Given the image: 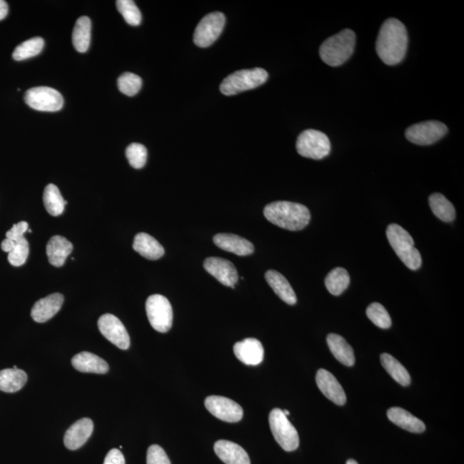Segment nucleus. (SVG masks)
Returning <instances> with one entry per match:
<instances>
[{"label": "nucleus", "instance_id": "obj_22", "mask_svg": "<svg viewBox=\"0 0 464 464\" xmlns=\"http://www.w3.org/2000/svg\"><path fill=\"white\" fill-rule=\"evenodd\" d=\"M74 246L69 240L61 236H54L46 244V256L50 264L61 268L65 264L67 256L73 252Z\"/></svg>", "mask_w": 464, "mask_h": 464}, {"label": "nucleus", "instance_id": "obj_31", "mask_svg": "<svg viewBox=\"0 0 464 464\" xmlns=\"http://www.w3.org/2000/svg\"><path fill=\"white\" fill-rule=\"evenodd\" d=\"M44 202L46 211L54 217L60 216L64 213L65 206L67 204L59 188L54 184H49L45 188Z\"/></svg>", "mask_w": 464, "mask_h": 464}, {"label": "nucleus", "instance_id": "obj_43", "mask_svg": "<svg viewBox=\"0 0 464 464\" xmlns=\"http://www.w3.org/2000/svg\"><path fill=\"white\" fill-rule=\"evenodd\" d=\"M8 11H9V7H8L7 3L4 0H0V21L6 18Z\"/></svg>", "mask_w": 464, "mask_h": 464}, {"label": "nucleus", "instance_id": "obj_18", "mask_svg": "<svg viewBox=\"0 0 464 464\" xmlns=\"http://www.w3.org/2000/svg\"><path fill=\"white\" fill-rule=\"evenodd\" d=\"M64 303V296L61 293H54L38 301L31 310V316L36 323L48 322L54 318Z\"/></svg>", "mask_w": 464, "mask_h": 464}, {"label": "nucleus", "instance_id": "obj_38", "mask_svg": "<svg viewBox=\"0 0 464 464\" xmlns=\"http://www.w3.org/2000/svg\"><path fill=\"white\" fill-rule=\"evenodd\" d=\"M29 253V243L26 239L23 238L16 243V246L10 253H8V261L14 266L20 267L26 263Z\"/></svg>", "mask_w": 464, "mask_h": 464}, {"label": "nucleus", "instance_id": "obj_5", "mask_svg": "<svg viewBox=\"0 0 464 464\" xmlns=\"http://www.w3.org/2000/svg\"><path fill=\"white\" fill-rule=\"evenodd\" d=\"M268 79V71L259 67L235 71L223 79L221 84V91L226 96L237 95L238 93L261 86Z\"/></svg>", "mask_w": 464, "mask_h": 464}, {"label": "nucleus", "instance_id": "obj_20", "mask_svg": "<svg viewBox=\"0 0 464 464\" xmlns=\"http://www.w3.org/2000/svg\"><path fill=\"white\" fill-rule=\"evenodd\" d=\"M214 451L226 464H251L246 451L236 443L218 440L215 443Z\"/></svg>", "mask_w": 464, "mask_h": 464}, {"label": "nucleus", "instance_id": "obj_25", "mask_svg": "<svg viewBox=\"0 0 464 464\" xmlns=\"http://www.w3.org/2000/svg\"><path fill=\"white\" fill-rule=\"evenodd\" d=\"M133 250L148 260H158L164 255V248L151 236L138 233L134 238Z\"/></svg>", "mask_w": 464, "mask_h": 464}, {"label": "nucleus", "instance_id": "obj_35", "mask_svg": "<svg viewBox=\"0 0 464 464\" xmlns=\"http://www.w3.org/2000/svg\"><path fill=\"white\" fill-rule=\"evenodd\" d=\"M366 315L368 318L376 326L383 330L389 328L391 326L392 322L390 316L388 313L387 310L383 307L381 303H373L367 308Z\"/></svg>", "mask_w": 464, "mask_h": 464}, {"label": "nucleus", "instance_id": "obj_17", "mask_svg": "<svg viewBox=\"0 0 464 464\" xmlns=\"http://www.w3.org/2000/svg\"><path fill=\"white\" fill-rule=\"evenodd\" d=\"M234 353L238 360L247 365H258L263 361L264 348L261 341L247 338L234 345Z\"/></svg>", "mask_w": 464, "mask_h": 464}, {"label": "nucleus", "instance_id": "obj_37", "mask_svg": "<svg viewBox=\"0 0 464 464\" xmlns=\"http://www.w3.org/2000/svg\"><path fill=\"white\" fill-rule=\"evenodd\" d=\"M126 158L130 166L134 168H141L146 166L147 160V150L145 146L133 143L126 150Z\"/></svg>", "mask_w": 464, "mask_h": 464}, {"label": "nucleus", "instance_id": "obj_26", "mask_svg": "<svg viewBox=\"0 0 464 464\" xmlns=\"http://www.w3.org/2000/svg\"><path fill=\"white\" fill-rule=\"evenodd\" d=\"M328 348L337 360L346 366H353L355 363L353 349L343 336L330 334L327 337Z\"/></svg>", "mask_w": 464, "mask_h": 464}, {"label": "nucleus", "instance_id": "obj_10", "mask_svg": "<svg viewBox=\"0 0 464 464\" xmlns=\"http://www.w3.org/2000/svg\"><path fill=\"white\" fill-rule=\"evenodd\" d=\"M225 24L226 16L222 12L215 11L206 15L197 25L193 42L199 48H208L221 35Z\"/></svg>", "mask_w": 464, "mask_h": 464}, {"label": "nucleus", "instance_id": "obj_23", "mask_svg": "<svg viewBox=\"0 0 464 464\" xmlns=\"http://www.w3.org/2000/svg\"><path fill=\"white\" fill-rule=\"evenodd\" d=\"M265 278L281 301L290 306H294L297 303L296 294H295L292 286L281 273L276 270H268L265 273Z\"/></svg>", "mask_w": 464, "mask_h": 464}, {"label": "nucleus", "instance_id": "obj_42", "mask_svg": "<svg viewBox=\"0 0 464 464\" xmlns=\"http://www.w3.org/2000/svg\"><path fill=\"white\" fill-rule=\"evenodd\" d=\"M16 242L14 241L12 239L6 238L1 243L2 251L6 253H10L12 250H14L16 246Z\"/></svg>", "mask_w": 464, "mask_h": 464}, {"label": "nucleus", "instance_id": "obj_33", "mask_svg": "<svg viewBox=\"0 0 464 464\" xmlns=\"http://www.w3.org/2000/svg\"><path fill=\"white\" fill-rule=\"evenodd\" d=\"M44 48V40L41 37H34L16 46L12 57L21 61L38 56Z\"/></svg>", "mask_w": 464, "mask_h": 464}, {"label": "nucleus", "instance_id": "obj_8", "mask_svg": "<svg viewBox=\"0 0 464 464\" xmlns=\"http://www.w3.org/2000/svg\"><path fill=\"white\" fill-rule=\"evenodd\" d=\"M147 318L151 327L160 333L171 330L173 323V311L170 301L163 295H151L146 303Z\"/></svg>", "mask_w": 464, "mask_h": 464}, {"label": "nucleus", "instance_id": "obj_27", "mask_svg": "<svg viewBox=\"0 0 464 464\" xmlns=\"http://www.w3.org/2000/svg\"><path fill=\"white\" fill-rule=\"evenodd\" d=\"M27 380V374L23 370L11 368L0 370V390L6 393L19 391Z\"/></svg>", "mask_w": 464, "mask_h": 464}, {"label": "nucleus", "instance_id": "obj_45", "mask_svg": "<svg viewBox=\"0 0 464 464\" xmlns=\"http://www.w3.org/2000/svg\"><path fill=\"white\" fill-rule=\"evenodd\" d=\"M283 413L286 416L290 415V412L288 410H283Z\"/></svg>", "mask_w": 464, "mask_h": 464}, {"label": "nucleus", "instance_id": "obj_28", "mask_svg": "<svg viewBox=\"0 0 464 464\" xmlns=\"http://www.w3.org/2000/svg\"><path fill=\"white\" fill-rule=\"evenodd\" d=\"M91 22L88 16H84L77 20L73 32V44L79 53H86L91 44Z\"/></svg>", "mask_w": 464, "mask_h": 464}, {"label": "nucleus", "instance_id": "obj_6", "mask_svg": "<svg viewBox=\"0 0 464 464\" xmlns=\"http://www.w3.org/2000/svg\"><path fill=\"white\" fill-rule=\"evenodd\" d=\"M270 428L274 438L286 451H293L299 446V437L296 428L290 423L283 410L274 408L269 415Z\"/></svg>", "mask_w": 464, "mask_h": 464}, {"label": "nucleus", "instance_id": "obj_39", "mask_svg": "<svg viewBox=\"0 0 464 464\" xmlns=\"http://www.w3.org/2000/svg\"><path fill=\"white\" fill-rule=\"evenodd\" d=\"M146 463L147 464H171L166 451L158 445L149 447L147 450Z\"/></svg>", "mask_w": 464, "mask_h": 464}, {"label": "nucleus", "instance_id": "obj_12", "mask_svg": "<svg viewBox=\"0 0 464 464\" xmlns=\"http://www.w3.org/2000/svg\"><path fill=\"white\" fill-rule=\"evenodd\" d=\"M205 406L213 416L226 423H238L243 416V408L223 396H208L205 400Z\"/></svg>", "mask_w": 464, "mask_h": 464}, {"label": "nucleus", "instance_id": "obj_2", "mask_svg": "<svg viewBox=\"0 0 464 464\" xmlns=\"http://www.w3.org/2000/svg\"><path fill=\"white\" fill-rule=\"evenodd\" d=\"M264 216L273 225L292 231L303 230L311 221V213L306 206L290 201H276L266 206Z\"/></svg>", "mask_w": 464, "mask_h": 464}, {"label": "nucleus", "instance_id": "obj_14", "mask_svg": "<svg viewBox=\"0 0 464 464\" xmlns=\"http://www.w3.org/2000/svg\"><path fill=\"white\" fill-rule=\"evenodd\" d=\"M204 268L223 286L234 288L238 281L237 269L226 259L208 257L204 261Z\"/></svg>", "mask_w": 464, "mask_h": 464}, {"label": "nucleus", "instance_id": "obj_15", "mask_svg": "<svg viewBox=\"0 0 464 464\" xmlns=\"http://www.w3.org/2000/svg\"><path fill=\"white\" fill-rule=\"evenodd\" d=\"M316 382L321 392L331 402L339 406H343L347 402L343 388L330 371L320 369L316 373Z\"/></svg>", "mask_w": 464, "mask_h": 464}, {"label": "nucleus", "instance_id": "obj_7", "mask_svg": "<svg viewBox=\"0 0 464 464\" xmlns=\"http://www.w3.org/2000/svg\"><path fill=\"white\" fill-rule=\"evenodd\" d=\"M296 147L302 157L315 160L326 158L331 151L330 138L314 129L303 131L297 139Z\"/></svg>", "mask_w": 464, "mask_h": 464}, {"label": "nucleus", "instance_id": "obj_29", "mask_svg": "<svg viewBox=\"0 0 464 464\" xmlns=\"http://www.w3.org/2000/svg\"><path fill=\"white\" fill-rule=\"evenodd\" d=\"M380 360L383 368L399 385L403 386L410 385V375H409L406 368L393 356H391L390 354L383 353L380 356Z\"/></svg>", "mask_w": 464, "mask_h": 464}, {"label": "nucleus", "instance_id": "obj_11", "mask_svg": "<svg viewBox=\"0 0 464 464\" xmlns=\"http://www.w3.org/2000/svg\"><path fill=\"white\" fill-rule=\"evenodd\" d=\"M447 132L448 128L442 122L428 121L409 126L406 131V138L413 144L429 146L440 141Z\"/></svg>", "mask_w": 464, "mask_h": 464}, {"label": "nucleus", "instance_id": "obj_13", "mask_svg": "<svg viewBox=\"0 0 464 464\" xmlns=\"http://www.w3.org/2000/svg\"><path fill=\"white\" fill-rule=\"evenodd\" d=\"M99 328L102 335L122 350L130 347V337L121 320L112 314H104L99 320Z\"/></svg>", "mask_w": 464, "mask_h": 464}, {"label": "nucleus", "instance_id": "obj_30", "mask_svg": "<svg viewBox=\"0 0 464 464\" xmlns=\"http://www.w3.org/2000/svg\"><path fill=\"white\" fill-rule=\"evenodd\" d=\"M429 205L434 215L444 222H453L455 210L451 202L441 193H433L429 197Z\"/></svg>", "mask_w": 464, "mask_h": 464}, {"label": "nucleus", "instance_id": "obj_4", "mask_svg": "<svg viewBox=\"0 0 464 464\" xmlns=\"http://www.w3.org/2000/svg\"><path fill=\"white\" fill-rule=\"evenodd\" d=\"M386 235L391 248L407 268L417 270L421 267L423 259L420 252L415 248V242L406 230L396 223H391L387 228Z\"/></svg>", "mask_w": 464, "mask_h": 464}, {"label": "nucleus", "instance_id": "obj_9", "mask_svg": "<svg viewBox=\"0 0 464 464\" xmlns=\"http://www.w3.org/2000/svg\"><path fill=\"white\" fill-rule=\"evenodd\" d=\"M24 101L31 109L44 112L61 111L64 105V99L61 93L46 86L29 89L25 93Z\"/></svg>", "mask_w": 464, "mask_h": 464}, {"label": "nucleus", "instance_id": "obj_19", "mask_svg": "<svg viewBox=\"0 0 464 464\" xmlns=\"http://www.w3.org/2000/svg\"><path fill=\"white\" fill-rule=\"evenodd\" d=\"M213 243L221 250L240 256L251 255L255 251L254 246L248 240L234 234L221 233L214 236Z\"/></svg>", "mask_w": 464, "mask_h": 464}, {"label": "nucleus", "instance_id": "obj_44", "mask_svg": "<svg viewBox=\"0 0 464 464\" xmlns=\"http://www.w3.org/2000/svg\"><path fill=\"white\" fill-rule=\"evenodd\" d=\"M347 464H358L355 460L353 459H349L348 461L347 462Z\"/></svg>", "mask_w": 464, "mask_h": 464}, {"label": "nucleus", "instance_id": "obj_3", "mask_svg": "<svg viewBox=\"0 0 464 464\" xmlns=\"http://www.w3.org/2000/svg\"><path fill=\"white\" fill-rule=\"evenodd\" d=\"M355 42V34L351 29H344L323 42L320 48L321 59L328 66H341L351 57Z\"/></svg>", "mask_w": 464, "mask_h": 464}, {"label": "nucleus", "instance_id": "obj_40", "mask_svg": "<svg viewBox=\"0 0 464 464\" xmlns=\"http://www.w3.org/2000/svg\"><path fill=\"white\" fill-rule=\"evenodd\" d=\"M29 225L27 222H19L16 223L11 230L6 232V238L14 240L15 242H19V240L24 238L25 232L28 231Z\"/></svg>", "mask_w": 464, "mask_h": 464}, {"label": "nucleus", "instance_id": "obj_16", "mask_svg": "<svg viewBox=\"0 0 464 464\" xmlns=\"http://www.w3.org/2000/svg\"><path fill=\"white\" fill-rule=\"evenodd\" d=\"M93 429H94V424L89 418H83L76 421L66 432L64 444L66 448L71 450L79 449L91 438Z\"/></svg>", "mask_w": 464, "mask_h": 464}, {"label": "nucleus", "instance_id": "obj_21", "mask_svg": "<svg viewBox=\"0 0 464 464\" xmlns=\"http://www.w3.org/2000/svg\"><path fill=\"white\" fill-rule=\"evenodd\" d=\"M74 368L81 373L105 374L109 369L108 363L94 353L82 352L71 360Z\"/></svg>", "mask_w": 464, "mask_h": 464}, {"label": "nucleus", "instance_id": "obj_41", "mask_svg": "<svg viewBox=\"0 0 464 464\" xmlns=\"http://www.w3.org/2000/svg\"><path fill=\"white\" fill-rule=\"evenodd\" d=\"M104 464H126L124 455L119 450L112 449L109 451Z\"/></svg>", "mask_w": 464, "mask_h": 464}, {"label": "nucleus", "instance_id": "obj_24", "mask_svg": "<svg viewBox=\"0 0 464 464\" xmlns=\"http://www.w3.org/2000/svg\"><path fill=\"white\" fill-rule=\"evenodd\" d=\"M387 416L391 423L408 432L421 433L425 430V425L423 420L418 419L403 408H391L388 410Z\"/></svg>", "mask_w": 464, "mask_h": 464}, {"label": "nucleus", "instance_id": "obj_32", "mask_svg": "<svg viewBox=\"0 0 464 464\" xmlns=\"http://www.w3.org/2000/svg\"><path fill=\"white\" fill-rule=\"evenodd\" d=\"M350 284V276L345 268H336L325 278V286L332 295L339 296L343 293Z\"/></svg>", "mask_w": 464, "mask_h": 464}, {"label": "nucleus", "instance_id": "obj_1", "mask_svg": "<svg viewBox=\"0 0 464 464\" xmlns=\"http://www.w3.org/2000/svg\"><path fill=\"white\" fill-rule=\"evenodd\" d=\"M408 42V32L404 24L395 19H388L378 34V56L388 66L398 65L406 56Z\"/></svg>", "mask_w": 464, "mask_h": 464}, {"label": "nucleus", "instance_id": "obj_34", "mask_svg": "<svg viewBox=\"0 0 464 464\" xmlns=\"http://www.w3.org/2000/svg\"><path fill=\"white\" fill-rule=\"evenodd\" d=\"M116 6L126 23L132 25V26H138V25L141 24L142 20L141 12L136 4L132 0H118Z\"/></svg>", "mask_w": 464, "mask_h": 464}, {"label": "nucleus", "instance_id": "obj_36", "mask_svg": "<svg viewBox=\"0 0 464 464\" xmlns=\"http://www.w3.org/2000/svg\"><path fill=\"white\" fill-rule=\"evenodd\" d=\"M118 88L121 93L129 96L136 95L142 87V79L132 73H125L118 79Z\"/></svg>", "mask_w": 464, "mask_h": 464}]
</instances>
